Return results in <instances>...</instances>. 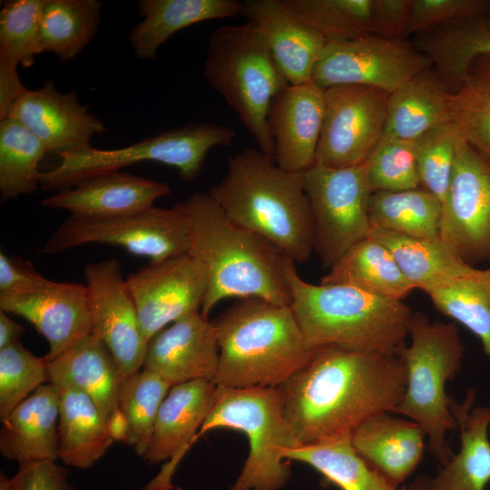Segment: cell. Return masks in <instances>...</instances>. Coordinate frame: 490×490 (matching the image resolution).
<instances>
[{
  "mask_svg": "<svg viewBox=\"0 0 490 490\" xmlns=\"http://www.w3.org/2000/svg\"><path fill=\"white\" fill-rule=\"evenodd\" d=\"M406 379L397 353L322 346L278 387L298 446L352 434L375 415L395 413Z\"/></svg>",
  "mask_w": 490,
  "mask_h": 490,
  "instance_id": "cell-1",
  "label": "cell"
},
{
  "mask_svg": "<svg viewBox=\"0 0 490 490\" xmlns=\"http://www.w3.org/2000/svg\"><path fill=\"white\" fill-rule=\"evenodd\" d=\"M189 223L188 253L201 269L206 292L201 313L229 298L260 299L290 307L284 272L287 256L260 236L235 224L209 192L183 201Z\"/></svg>",
  "mask_w": 490,
  "mask_h": 490,
  "instance_id": "cell-2",
  "label": "cell"
},
{
  "mask_svg": "<svg viewBox=\"0 0 490 490\" xmlns=\"http://www.w3.org/2000/svg\"><path fill=\"white\" fill-rule=\"evenodd\" d=\"M209 193L238 226L268 240L293 261L314 250V227L303 172L280 169L259 149L232 156Z\"/></svg>",
  "mask_w": 490,
  "mask_h": 490,
  "instance_id": "cell-3",
  "label": "cell"
},
{
  "mask_svg": "<svg viewBox=\"0 0 490 490\" xmlns=\"http://www.w3.org/2000/svg\"><path fill=\"white\" fill-rule=\"evenodd\" d=\"M284 272L291 291L289 308L310 348L397 353L405 346L413 312L402 300L345 284L309 283L289 257Z\"/></svg>",
  "mask_w": 490,
  "mask_h": 490,
  "instance_id": "cell-4",
  "label": "cell"
},
{
  "mask_svg": "<svg viewBox=\"0 0 490 490\" xmlns=\"http://www.w3.org/2000/svg\"><path fill=\"white\" fill-rule=\"evenodd\" d=\"M211 322L220 349L218 387H279L313 349L290 308L263 299H239Z\"/></svg>",
  "mask_w": 490,
  "mask_h": 490,
  "instance_id": "cell-5",
  "label": "cell"
},
{
  "mask_svg": "<svg viewBox=\"0 0 490 490\" xmlns=\"http://www.w3.org/2000/svg\"><path fill=\"white\" fill-rule=\"evenodd\" d=\"M203 75L238 115L259 150L274 161L268 114L289 83L253 23L222 25L212 32Z\"/></svg>",
  "mask_w": 490,
  "mask_h": 490,
  "instance_id": "cell-6",
  "label": "cell"
},
{
  "mask_svg": "<svg viewBox=\"0 0 490 490\" xmlns=\"http://www.w3.org/2000/svg\"><path fill=\"white\" fill-rule=\"evenodd\" d=\"M408 337L410 344L397 350L407 379L395 413L420 426L429 453L444 466L453 456L446 435L458 427L446 384L459 372L465 347L456 323L430 322L422 313H413Z\"/></svg>",
  "mask_w": 490,
  "mask_h": 490,
  "instance_id": "cell-7",
  "label": "cell"
},
{
  "mask_svg": "<svg viewBox=\"0 0 490 490\" xmlns=\"http://www.w3.org/2000/svg\"><path fill=\"white\" fill-rule=\"evenodd\" d=\"M217 428L239 430L250 445L243 467L229 490H279L288 484L291 470L282 451L297 444L278 387L217 386L215 402L195 441Z\"/></svg>",
  "mask_w": 490,
  "mask_h": 490,
  "instance_id": "cell-8",
  "label": "cell"
},
{
  "mask_svg": "<svg viewBox=\"0 0 490 490\" xmlns=\"http://www.w3.org/2000/svg\"><path fill=\"white\" fill-rule=\"evenodd\" d=\"M235 131L212 122H193L133 143L127 147L102 150L92 145L58 154L60 162L41 172L44 191H63L92 176L120 171L142 162H154L175 168L184 181L201 173L207 153L214 147L230 146Z\"/></svg>",
  "mask_w": 490,
  "mask_h": 490,
  "instance_id": "cell-9",
  "label": "cell"
},
{
  "mask_svg": "<svg viewBox=\"0 0 490 490\" xmlns=\"http://www.w3.org/2000/svg\"><path fill=\"white\" fill-rule=\"evenodd\" d=\"M93 243L122 247L132 254L147 257L149 261L188 253L189 223L184 202L102 219L70 215L40 251L57 254Z\"/></svg>",
  "mask_w": 490,
  "mask_h": 490,
  "instance_id": "cell-10",
  "label": "cell"
},
{
  "mask_svg": "<svg viewBox=\"0 0 490 490\" xmlns=\"http://www.w3.org/2000/svg\"><path fill=\"white\" fill-rule=\"evenodd\" d=\"M314 227V250L331 266L353 245L368 237L372 193L366 161L347 168L315 163L303 172Z\"/></svg>",
  "mask_w": 490,
  "mask_h": 490,
  "instance_id": "cell-11",
  "label": "cell"
},
{
  "mask_svg": "<svg viewBox=\"0 0 490 490\" xmlns=\"http://www.w3.org/2000/svg\"><path fill=\"white\" fill-rule=\"evenodd\" d=\"M433 65L406 38L366 35L327 42L314 67L311 81L326 90L338 85H365L392 93L400 85Z\"/></svg>",
  "mask_w": 490,
  "mask_h": 490,
  "instance_id": "cell-12",
  "label": "cell"
},
{
  "mask_svg": "<svg viewBox=\"0 0 490 490\" xmlns=\"http://www.w3.org/2000/svg\"><path fill=\"white\" fill-rule=\"evenodd\" d=\"M325 112L315 163L347 168L364 162L379 142L388 93L365 85L324 90Z\"/></svg>",
  "mask_w": 490,
  "mask_h": 490,
  "instance_id": "cell-13",
  "label": "cell"
},
{
  "mask_svg": "<svg viewBox=\"0 0 490 490\" xmlns=\"http://www.w3.org/2000/svg\"><path fill=\"white\" fill-rule=\"evenodd\" d=\"M439 237L464 260L490 253V162L458 137Z\"/></svg>",
  "mask_w": 490,
  "mask_h": 490,
  "instance_id": "cell-14",
  "label": "cell"
},
{
  "mask_svg": "<svg viewBox=\"0 0 490 490\" xmlns=\"http://www.w3.org/2000/svg\"><path fill=\"white\" fill-rule=\"evenodd\" d=\"M83 273L92 334L107 347L125 378L143 367L148 342L121 263L114 258L87 263Z\"/></svg>",
  "mask_w": 490,
  "mask_h": 490,
  "instance_id": "cell-15",
  "label": "cell"
},
{
  "mask_svg": "<svg viewBox=\"0 0 490 490\" xmlns=\"http://www.w3.org/2000/svg\"><path fill=\"white\" fill-rule=\"evenodd\" d=\"M147 342L169 324L201 311L204 274L185 253L148 264L126 279Z\"/></svg>",
  "mask_w": 490,
  "mask_h": 490,
  "instance_id": "cell-16",
  "label": "cell"
},
{
  "mask_svg": "<svg viewBox=\"0 0 490 490\" xmlns=\"http://www.w3.org/2000/svg\"><path fill=\"white\" fill-rule=\"evenodd\" d=\"M217 386L208 380L173 385L164 397L153 432L142 458L150 464L171 459L146 490H172V477L177 465L195 442L198 430L216 398Z\"/></svg>",
  "mask_w": 490,
  "mask_h": 490,
  "instance_id": "cell-17",
  "label": "cell"
},
{
  "mask_svg": "<svg viewBox=\"0 0 490 490\" xmlns=\"http://www.w3.org/2000/svg\"><path fill=\"white\" fill-rule=\"evenodd\" d=\"M0 310L29 321L49 344L46 362L92 334L85 285L48 280L29 292L0 295Z\"/></svg>",
  "mask_w": 490,
  "mask_h": 490,
  "instance_id": "cell-18",
  "label": "cell"
},
{
  "mask_svg": "<svg viewBox=\"0 0 490 490\" xmlns=\"http://www.w3.org/2000/svg\"><path fill=\"white\" fill-rule=\"evenodd\" d=\"M6 117L19 122L43 142L47 152L57 154L89 146L94 135L106 131L88 106L79 103L75 90L62 93L52 80L36 90L25 89Z\"/></svg>",
  "mask_w": 490,
  "mask_h": 490,
  "instance_id": "cell-19",
  "label": "cell"
},
{
  "mask_svg": "<svg viewBox=\"0 0 490 490\" xmlns=\"http://www.w3.org/2000/svg\"><path fill=\"white\" fill-rule=\"evenodd\" d=\"M219 358L215 328L198 311L149 339L142 368L172 386L193 380L213 382Z\"/></svg>",
  "mask_w": 490,
  "mask_h": 490,
  "instance_id": "cell-20",
  "label": "cell"
},
{
  "mask_svg": "<svg viewBox=\"0 0 490 490\" xmlns=\"http://www.w3.org/2000/svg\"><path fill=\"white\" fill-rule=\"evenodd\" d=\"M324 112V90L312 81L289 84L274 98L268 125L280 169L302 172L315 164Z\"/></svg>",
  "mask_w": 490,
  "mask_h": 490,
  "instance_id": "cell-21",
  "label": "cell"
},
{
  "mask_svg": "<svg viewBox=\"0 0 490 490\" xmlns=\"http://www.w3.org/2000/svg\"><path fill=\"white\" fill-rule=\"evenodd\" d=\"M171 193L168 184L120 171L87 178L73 188L44 198L48 209H64L83 219L115 217L153 207L154 201Z\"/></svg>",
  "mask_w": 490,
  "mask_h": 490,
  "instance_id": "cell-22",
  "label": "cell"
},
{
  "mask_svg": "<svg viewBox=\"0 0 490 490\" xmlns=\"http://www.w3.org/2000/svg\"><path fill=\"white\" fill-rule=\"evenodd\" d=\"M243 15L259 30L289 84L311 82L327 41L298 18L283 0H248Z\"/></svg>",
  "mask_w": 490,
  "mask_h": 490,
  "instance_id": "cell-23",
  "label": "cell"
},
{
  "mask_svg": "<svg viewBox=\"0 0 490 490\" xmlns=\"http://www.w3.org/2000/svg\"><path fill=\"white\" fill-rule=\"evenodd\" d=\"M392 414L367 419L352 433V444L375 471L398 488L420 464L426 436L414 421Z\"/></svg>",
  "mask_w": 490,
  "mask_h": 490,
  "instance_id": "cell-24",
  "label": "cell"
},
{
  "mask_svg": "<svg viewBox=\"0 0 490 490\" xmlns=\"http://www.w3.org/2000/svg\"><path fill=\"white\" fill-rule=\"evenodd\" d=\"M61 391L47 383L19 403L2 421L0 452L7 459L26 462L55 461Z\"/></svg>",
  "mask_w": 490,
  "mask_h": 490,
  "instance_id": "cell-25",
  "label": "cell"
},
{
  "mask_svg": "<svg viewBox=\"0 0 490 490\" xmlns=\"http://www.w3.org/2000/svg\"><path fill=\"white\" fill-rule=\"evenodd\" d=\"M47 382L73 386L96 404L105 422L118 407L122 375L107 347L93 334L47 362Z\"/></svg>",
  "mask_w": 490,
  "mask_h": 490,
  "instance_id": "cell-26",
  "label": "cell"
},
{
  "mask_svg": "<svg viewBox=\"0 0 490 490\" xmlns=\"http://www.w3.org/2000/svg\"><path fill=\"white\" fill-rule=\"evenodd\" d=\"M475 391L452 412L460 431V449L433 477L430 490H485L490 482V406L473 407Z\"/></svg>",
  "mask_w": 490,
  "mask_h": 490,
  "instance_id": "cell-27",
  "label": "cell"
},
{
  "mask_svg": "<svg viewBox=\"0 0 490 490\" xmlns=\"http://www.w3.org/2000/svg\"><path fill=\"white\" fill-rule=\"evenodd\" d=\"M142 21L134 26L129 41L139 59H152L172 34L195 24L243 15L237 0H141Z\"/></svg>",
  "mask_w": 490,
  "mask_h": 490,
  "instance_id": "cell-28",
  "label": "cell"
},
{
  "mask_svg": "<svg viewBox=\"0 0 490 490\" xmlns=\"http://www.w3.org/2000/svg\"><path fill=\"white\" fill-rule=\"evenodd\" d=\"M450 90L432 66L388 95L381 138L416 141L428 131L451 122Z\"/></svg>",
  "mask_w": 490,
  "mask_h": 490,
  "instance_id": "cell-29",
  "label": "cell"
},
{
  "mask_svg": "<svg viewBox=\"0 0 490 490\" xmlns=\"http://www.w3.org/2000/svg\"><path fill=\"white\" fill-rule=\"evenodd\" d=\"M414 46L431 62L450 92L473 59L490 55V15H476L437 25L414 35Z\"/></svg>",
  "mask_w": 490,
  "mask_h": 490,
  "instance_id": "cell-30",
  "label": "cell"
},
{
  "mask_svg": "<svg viewBox=\"0 0 490 490\" xmlns=\"http://www.w3.org/2000/svg\"><path fill=\"white\" fill-rule=\"evenodd\" d=\"M61 391L58 457L67 466L88 468L113 444L106 422L93 400L73 386Z\"/></svg>",
  "mask_w": 490,
  "mask_h": 490,
  "instance_id": "cell-31",
  "label": "cell"
},
{
  "mask_svg": "<svg viewBox=\"0 0 490 490\" xmlns=\"http://www.w3.org/2000/svg\"><path fill=\"white\" fill-rule=\"evenodd\" d=\"M320 283L349 285L396 300L415 289L388 249L369 236L348 249Z\"/></svg>",
  "mask_w": 490,
  "mask_h": 490,
  "instance_id": "cell-32",
  "label": "cell"
},
{
  "mask_svg": "<svg viewBox=\"0 0 490 490\" xmlns=\"http://www.w3.org/2000/svg\"><path fill=\"white\" fill-rule=\"evenodd\" d=\"M368 236L385 245L414 289L426 293L474 268L440 238H417L377 229H371Z\"/></svg>",
  "mask_w": 490,
  "mask_h": 490,
  "instance_id": "cell-33",
  "label": "cell"
},
{
  "mask_svg": "<svg viewBox=\"0 0 490 490\" xmlns=\"http://www.w3.org/2000/svg\"><path fill=\"white\" fill-rule=\"evenodd\" d=\"M283 457L305 463L341 490H410L394 487L356 451L352 434L285 448Z\"/></svg>",
  "mask_w": 490,
  "mask_h": 490,
  "instance_id": "cell-34",
  "label": "cell"
},
{
  "mask_svg": "<svg viewBox=\"0 0 490 490\" xmlns=\"http://www.w3.org/2000/svg\"><path fill=\"white\" fill-rule=\"evenodd\" d=\"M368 211L370 230L417 238H440L442 205L423 188L374 191Z\"/></svg>",
  "mask_w": 490,
  "mask_h": 490,
  "instance_id": "cell-35",
  "label": "cell"
},
{
  "mask_svg": "<svg viewBox=\"0 0 490 490\" xmlns=\"http://www.w3.org/2000/svg\"><path fill=\"white\" fill-rule=\"evenodd\" d=\"M449 108L460 138L490 162V55L471 61L449 93Z\"/></svg>",
  "mask_w": 490,
  "mask_h": 490,
  "instance_id": "cell-36",
  "label": "cell"
},
{
  "mask_svg": "<svg viewBox=\"0 0 490 490\" xmlns=\"http://www.w3.org/2000/svg\"><path fill=\"white\" fill-rule=\"evenodd\" d=\"M102 4L97 0H46L40 22V51L62 62L79 54L95 36Z\"/></svg>",
  "mask_w": 490,
  "mask_h": 490,
  "instance_id": "cell-37",
  "label": "cell"
},
{
  "mask_svg": "<svg viewBox=\"0 0 490 490\" xmlns=\"http://www.w3.org/2000/svg\"><path fill=\"white\" fill-rule=\"evenodd\" d=\"M426 294L439 312L458 321L480 339L490 359V268H473Z\"/></svg>",
  "mask_w": 490,
  "mask_h": 490,
  "instance_id": "cell-38",
  "label": "cell"
},
{
  "mask_svg": "<svg viewBox=\"0 0 490 490\" xmlns=\"http://www.w3.org/2000/svg\"><path fill=\"white\" fill-rule=\"evenodd\" d=\"M48 152L43 142L13 118L0 120L1 202L34 193L40 186L41 160Z\"/></svg>",
  "mask_w": 490,
  "mask_h": 490,
  "instance_id": "cell-39",
  "label": "cell"
},
{
  "mask_svg": "<svg viewBox=\"0 0 490 490\" xmlns=\"http://www.w3.org/2000/svg\"><path fill=\"white\" fill-rule=\"evenodd\" d=\"M327 42L374 35L375 0H283Z\"/></svg>",
  "mask_w": 490,
  "mask_h": 490,
  "instance_id": "cell-40",
  "label": "cell"
},
{
  "mask_svg": "<svg viewBox=\"0 0 490 490\" xmlns=\"http://www.w3.org/2000/svg\"><path fill=\"white\" fill-rule=\"evenodd\" d=\"M171 387L161 377L144 368L122 380L118 407L130 425V446L142 457L147 451L159 408Z\"/></svg>",
  "mask_w": 490,
  "mask_h": 490,
  "instance_id": "cell-41",
  "label": "cell"
},
{
  "mask_svg": "<svg viewBox=\"0 0 490 490\" xmlns=\"http://www.w3.org/2000/svg\"><path fill=\"white\" fill-rule=\"evenodd\" d=\"M46 0H8L0 11V61L30 67L40 51V22Z\"/></svg>",
  "mask_w": 490,
  "mask_h": 490,
  "instance_id": "cell-42",
  "label": "cell"
},
{
  "mask_svg": "<svg viewBox=\"0 0 490 490\" xmlns=\"http://www.w3.org/2000/svg\"><path fill=\"white\" fill-rule=\"evenodd\" d=\"M366 166L372 192L420 186L415 141L381 138L366 160Z\"/></svg>",
  "mask_w": 490,
  "mask_h": 490,
  "instance_id": "cell-43",
  "label": "cell"
},
{
  "mask_svg": "<svg viewBox=\"0 0 490 490\" xmlns=\"http://www.w3.org/2000/svg\"><path fill=\"white\" fill-rule=\"evenodd\" d=\"M458 132L452 122L437 126L415 141L420 186L443 206L448 192Z\"/></svg>",
  "mask_w": 490,
  "mask_h": 490,
  "instance_id": "cell-44",
  "label": "cell"
},
{
  "mask_svg": "<svg viewBox=\"0 0 490 490\" xmlns=\"http://www.w3.org/2000/svg\"><path fill=\"white\" fill-rule=\"evenodd\" d=\"M47 362L16 342L0 349V419L47 381Z\"/></svg>",
  "mask_w": 490,
  "mask_h": 490,
  "instance_id": "cell-45",
  "label": "cell"
},
{
  "mask_svg": "<svg viewBox=\"0 0 490 490\" xmlns=\"http://www.w3.org/2000/svg\"><path fill=\"white\" fill-rule=\"evenodd\" d=\"M490 15L487 0H413L406 37L463 18Z\"/></svg>",
  "mask_w": 490,
  "mask_h": 490,
  "instance_id": "cell-46",
  "label": "cell"
},
{
  "mask_svg": "<svg viewBox=\"0 0 490 490\" xmlns=\"http://www.w3.org/2000/svg\"><path fill=\"white\" fill-rule=\"evenodd\" d=\"M67 475V469L54 461L21 463L13 477L1 475L0 490H74Z\"/></svg>",
  "mask_w": 490,
  "mask_h": 490,
  "instance_id": "cell-47",
  "label": "cell"
},
{
  "mask_svg": "<svg viewBox=\"0 0 490 490\" xmlns=\"http://www.w3.org/2000/svg\"><path fill=\"white\" fill-rule=\"evenodd\" d=\"M49 279L34 265L20 258L0 252V295L29 292L44 285Z\"/></svg>",
  "mask_w": 490,
  "mask_h": 490,
  "instance_id": "cell-48",
  "label": "cell"
},
{
  "mask_svg": "<svg viewBox=\"0 0 490 490\" xmlns=\"http://www.w3.org/2000/svg\"><path fill=\"white\" fill-rule=\"evenodd\" d=\"M413 0H375L374 35L406 38Z\"/></svg>",
  "mask_w": 490,
  "mask_h": 490,
  "instance_id": "cell-49",
  "label": "cell"
},
{
  "mask_svg": "<svg viewBox=\"0 0 490 490\" xmlns=\"http://www.w3.org/2000/svg\"><path fill=\"white\" fill-rule=\"evenodd\" d=\"M17 67L0 61V120L6 117L14 102L26 89L20 81Z\"/></svg>",
  "mask_w": 490,
  "mask_h": 490,
  "instance_id": "cell-50",
  "label": "cell"
},
{
  "mask_svg": "<svg viewBox=\"0 0 490 490\" xmlns=\"http://www.w3.org/2000/svg\"><path fill=\"white\" fill-rule=\"evenodd\" d=\"M106 427L109 436L113 442H122L130 445V425L126 416L119 407L113 412L109 419L106 421Z\"/></svg>",
  "mask_w": 490,
  "mask_h": 490,
  "instance_id": "cell-51",
  "label": "cell"
},
{
  "mask_svg": "<svg viewBox=\"0 0 490 490\" xmlns=\"http://www.w3.org/2000/svg\"><path fill=\"white\" fill-rule=\"evenodd\" d=\"M24 333L23 326L9 318L6 312L0 310V349L19 342Z\"/></svg>",
  "mask_w": 490,
  "mask_h": 490,
  "instance_id": "cell-52",
  "label": "cell"
},
{
  "mask_svg": "<svg viewBox=\"0 0 490 490\" xmlns=\"http://www.w3.org/2000/svg\"><path fill=\"white\" fill-rule=\"evenodd\" d=\"M410 490H430L429 477H418L410 486Z\"/></svg>",
  "mask_w": 490,
  "mask_h": 490,
  "instance_id": "cell-53",
  "label": "cell"
},
{
  "mask_svg": "<svg viewBox=\"0 0 490 490\" xmlns=\"http://www.w3.org/2000/svg\"><path fill=\"white\" fill-rule=\"evenodd\" d=\"M489 259H490V253H489Z\"/></svg>",
  "mask_w": 490,
  "mask_h": 490,
  "instance_id": "cell-54",
  "label": "cell"
}]
</instances>
